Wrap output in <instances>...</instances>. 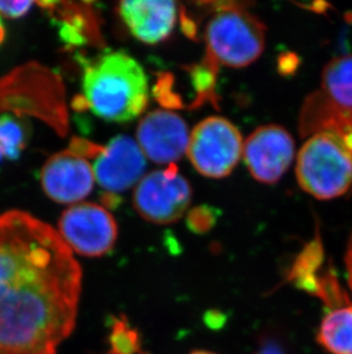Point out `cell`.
<instances>
[{
	"label": "cell",
	"mask_w": 352,
	"mask_h": 354,
	"mask_svg": "<svg viewBox=\"0 0 352 354\" xmlns=\"http://www.w3.org/2000/svg\"><path fill=\"white\" fill-rule=\"evenodd\" d=\"M83 273L57 231L0 214V354H57L76 327Z\"/></svg>",
	"instance_id": "cell-1"
},
{
	"label": "cell",
	"mask_w": 352,
	"mask_h": 354,
	"mask_svg": "<svg viewBox=\"0 0 352 354\" xmlns=\"http://www.w3.org/2000/svg\"><path fill=\"white\" fill-rule=\"evenodd\" d=\"M84 99L97 118L126 123L139 118L149 102L146 71L134 57L110 52L86 67L83 77Z\"/></svg>",
	"instance_id": "cell-2"
},
{
	"label": "cell",
	"mask_w": 352,
	"mask_h": 354,
	"mask_svg": "<svg viewBox=\"0 0 352 354\" xmlns=\"http://www.w3.org/2000/svg\"><path fill=\"white\" fill-rule=\"evenodd\" d=\"M296 179L317 200L342 196L352 186V155L336 134H313L297 154Z\"/></svg>",
	"instance_id": "cell-3"
},
{
	"label": "cell",
	"mask_w": 352,
	"mask_h": 354,
	"mask_svg": "<svg viewBox=\"0 0 352 354\" xmlns=\"http://www.w3.org/2000/svg\"><path fill=\"white\" fill-rule=\"evenodd\" d=\"M205 41L215 64L246 67L261 57L266 46V29L259 19L243 8H223L207 24Z\"/></svg>",
	"instance_id": "cell-4"
},
{
	"label": "cell",
	"mask_w": 352,
	"mask_h": 354,
	"mask_svg": "<svg viewBox=\"0 0 352 354\" xmlns=\"http://www.w3.org/2000/svg\"><path fill=\"white\" fill-rule=\"evenodd\" d=\"M243 136L223 118H205L190 132L186 155L202 176L224 178L243 158Z\"/></svg>",
	"instance_id": "cell-5"
},
{
	"label": "cell",
	"mask_w": 352,
	"mask_h": 354,
	"mask_svg": "<svg viewBox=\"0 0 352 354\" xmlns=\"http://www.w3.org/2000/svg\"><path fill=\"white\" fill-rule=\"evenodd\" d=\"M193 198L189 181L175 165L144 174L134 188L133 203L143 219L155 224H172L186 214Z\"/></svg>",
	"instance_id": "cell-6"
},
{
	"label": "cell",
	"mask_w": 352,
	"mask_h": 354,
	"mask_svg": "<svg viewBox=\"0 0 352 354\" xmlns=\"http://www.w3.org/2000/svg\"><path fill=\"white\" fill-rule=\"evenodd\" d=\"M57 233L71 251L84 257H102L113 250L118 227L113 214L95 203H77L64 211Z\"/></svg>",
	"instance_id": "cell-7"
},
{
	"label": "cell",
	"mask_w": 352,
	"mask_h": 354,
	"mask_svg": "<svg viewBox=\"0 0 352 354\" xmlns=\"http://www.w3.org/2000/svg\"><path fill=\"white\" fill-rule=\"evenodd\" d=\"M294 156V139L289 131L276 124L256 129L244 141L243 158L249 174L262 184L280 181Z\"/></svg>",
	"instance_id": "cell-8"
},
{
	"label": "cell",
	"mask_w": 352,
	"mask_h": 354,
	"mask_svg": "<svg viewBox=\"0 0 352 354\" xmlns=\"http://www.w3.org/2000/svg\"><path fill=\"white\" fill-rule=\"evenodd\" d=\"M189 138L184 120L166 109L150 111L137 127V142L143 154L163 165H175L186 154Z\"/></svg>",
	"instance_id": "cell-9"
},
{
	"label": "cell",
	"mask_w": 352,
	"mask_h": 354,
	"mask_svg": "<svg viewBox=\"0 0 352 354\" xmlns=\"http://www.w3.org/2000/svg\"><path fill=\"white\" fill-rule=\"evenodd\" d=\"M92 167L101 187L110 193H120L137 186L144 177L146 160L137 140L117 136L101 148Z\"/></svg>",
	"instance_id": "cell-10"
},
{
	"label": "cell",
	"mask_w": 352,
	"mask_h": 354,
	"mask_svg": "<svg viewBox=\"0 0 352 354\" xmlns=\"http://www.w3.org/2000/svg\"><path fill=\"white\" fill-rule=\"evenodd\" d=\"M40 183L50 198L63 204L80 203L93 189V167L81 155L64 151L48 158L41 172Z\"/></svg>",
	"instance_id": "cell-11"
},
{
	"label": "cell",
	"mask_w": 352,
	"mask_h": 354,
	"mask_svg": "<svg viewBox=\"0 0 352 354\" xmlns=\"http://www.w3.org/2000/svg\"><path fill=\"white\" fill-rule=\"evenodd\" d=\"M118 12L130 34L149 45L166 39L177 19V5L170 0L121 1Z\"/></svg>",
	"instance_id": "cell-12"
},
{
	"label": "cell",
	"mask_w": 352,
	"mask_h": 354,
	"mask_svg": "<svg viewBox=\"0 0 352 354\" xmlns=\"http://www.w3.org/2000/svg\"><path fill=\"white\" fill-rule=\"evenodd\" d=\"M351 129L352 115L336 107L322 91L315 92L306 99L300 122L303 136L331 132L341 138Z\"/></svg>",
	"instance_id": "cell-13"
},
{
	"label": "cell",
	"mask_w": 352,
	"mask_h": 354,
	"mask_svg": "<svg viewBox=\"0 0 352 354\" xmlns=\"http://www.w3.org/2000/svg\"><path fill=\"white\" fill-rule=\"evenodd\" d=\"M316 339L329 354H352V304L327 312Z\"/></svg>",
	"instance_id": "cell-14"
},
{
	"label": "cell",
	"mask_w": 352,
	"mask_h": 354,
	"mask_svg": "<svg viewBox=\"0 0 352 354\" xmlns=\"http://www.w3.org/2000/svg\"><path fill=\"white\" fill-rule=\"evenodd\" d=\"M322 92L336 107L352 115V54L336 57L322 69Z\"/></svg>",
	"instance_id": "cell-15"
},
{
	"label": "cell",
	"mask_w": 352,
	"mask_h": 354,
	"mask_svg": "<svg viewBox=\"0 0 352 354\" xmlns=\"http://www.w3.org/2000/svg\"><path fill=\"white\" fill-rule=\"evenodd\" d=\"M104 354H149L144 351L140 330L133 327L126 315H111L109 334Z\"/></svg>",
	"instance_id": "cell-16"
},
{
	"label": "cell",
	"mask_w": 352,
	"mask_h": 354,
	"mask_svg": "<svg viewBox=\"0 0 352 354\" xmlns=\"http://www.w3.org/2000/svg\"><path fill=\"white\" fill-rule=\"evenodd\" d=\"M324 257L325 251L322 245V236L317 228L315 239L310 241L309 243H306V247L303 248L302 251L296 257L289 274L286 277V281L294 283L295 281L303 277L317 275L319 268H322Z\"/></svg>",
	"instance_id": "cell-17"
},
{
	"label": "cell",
	"mask_w": 352,
	"mask_h": 354,
	"mask_svg": "<svg viewBox=\"0 0 352 354\" xmlns=\"http://www.w3.org/2000/svg\"><path fill=\"white\" fill-rule=\"evenodd\" d=\"M26 146V131L20 120L10 116H0V151L8 160L20 158Z\"/></svg>",
	"instance_id": "cell-18"
},
{
	"label": "cell",
	"mask_w": 352,
	"mask_h": 354,
	"mask_svg": "<svg viewBox=\"0 0 352 354\" xmlns=\"http://www.w3.org/2000/svg\"><path fill=\"white\" fill-rule=\"evenodd\" d=\"M317 297L329 311L351 304L348 292L340 283L335 270L333 268H329L322 277H319Z\"/></svg>",
	"instance_id": "cell-19"
},
{
	"label": "cell",
	"mask_w": 352,
	"mask_h": 354,
	"mask_svg": "<svg viewBox=\"0 0 352 354\" xmlns=\"http://www.w3.org/2000/svg\"><path fill=\"white\" fill-rule=\"evenodd\" d=\"M32 1H0V14L8 19L22 17L31 10Z\"/></svg>",
	"instance_id": "cell-20"
},
{
	"label": "cell",
	"mask_w": 352,
	"mask_h": 354,
	"mask_svg": "<svg viewBox=\"0 0 352 354\" xmlns=\"http://www.w3.org/2000/svg\"><path fill=\"white\" fill-rule=\"evenodd\" d=\"M203 321L210 330L219 331L228 324V315L219 308H211L204 313Z\"/></svg>",
	"instance_id": "cell-21"
},
{
	"label": "cell",
	"mask_w": 352,
	"mask_h": 354,
	"mask_svg": "<svg viewBox=\"0 0 352 354\" xmlns=\"http://www.w3.org/2000/svg\"><path fill=\"white\" fill-rule=\"evenodd\" d=\"M254 354H287L280 341L271 336H266L260 341Z\"/></svg>",
	"instance_id": "cell-22"
},
{
	"label": "cell",
	"mask_w": 352,
	"mask_h": 354,
	"mask_svg": "<svg viewBox=\"0 0 352 354\" xmlns=\"http://www.w3.org/2000/svg\"><path fill=\"white\" fill-rule=\"evenodd\" d=\"M300 66V57L295 53L282 54L280 59V71L282 75L295 74Z\"/></svg>",
	"instance_id": "cell-23"
},
{
	"label": "cell",
	"mask_w": 352,
	"mask_h": 354,
	"mask_svg": "<svg viewBox=\"0 0 352 354\" xmlns=\"http://www.w3.org/2000/svg\"><path fill=\"white\" fill-rule=\"evenodd\" d=\"M299 6L302 7L304 10H311L313 13L320 14V15H326L329 10H332V3L324 1V0H317L313 3H299Z\"/></svg>",
	"instance_id": "cell-24"
},
{
	"label": "cell",
	"mask_w": 352,
	"mask_h": 354,
	"mask_svg": "<svg viewBox=\"0 0 352 354\" xmlns=\"http://www.w3.org/2000/svg\"><path fill=\"white\" fill-rule=\"evenodd\" d=\"M344 263H346V280H348V284H349L350 291L352 294V233L350 235L349 243L346 247Z\"/></svg>",
	"instance_id": "cell-25"
},
{
	"label": "cell",
	"mask_w": 352,
	"mask_h": 354,
	"mask_svg": "<svg viewBox=\"0 0 352 354\" xmlns=\"http://www.w3.org/2000/svg\"><path fill=\"white\" fill-rule=\"evenodd\" d=\"M340 139L342 140L346 151H349L350 154L352 155V129L351 130L346 131V133L343 134L342 137L340 138Z\"/></svg>",
	"instance_id": "cell-26"
},
{
	"label": "cell",
	"mask_w": 352,
	"mask_h": 354,
	"mask_svg": "<svg viewBox=\"0 0 352 354\" xmlns=\"http://www.w3.org/2000/svg\"><path fill=\"white\" fill-rule=\"evenodd\" d=\"M3 39H5V29H3V24L1 22V17H0V45L3 44Z\"/></svg>",
	"instance_id": "cell-27"
},
{
	"label": "cell",
	"mask_w": 352,
	"mask_h": 354,
	"mask_svg": "<svg viewBox=\"0 0 352 354\" xmlns=\"http://www.w3.org/2000/svg\"><path fill=\"white\" fill-rule=\"evenodd\" d=\"M189 354H217L215 352L205 351V350H196V351L190 352Z\"/></svg>",
	"instance_id": "cell-28"
},
{
	"label": "cell",
	"mask_w": 352,
	"mask_h": 354,
	"mask_svg": "<svg viewBox=\"0 0 352 354\" xmlns=\"http://www.w3.org/2000/svg\"><path fill=\"white\" fill-rule=\"evenodd\" d=\"M1 158H3V154H1V151H0V160H1Z\"/></svg>",
	"instance_id": "cell-29"
}]
</instances>
